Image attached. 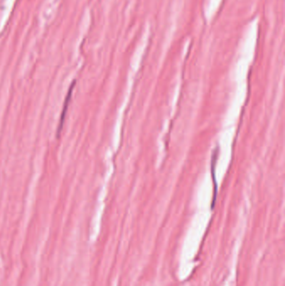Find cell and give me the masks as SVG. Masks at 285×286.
I'll list each match as a JSON object with an SVG mask.
<instances>
[{
  "label": "cell",
  "instance_id": "obj_1",
  "mask_svg": "<svg viewBox=\"0 0 285 286\" xmlns=\"http://www.w3.org/2000/svg\"><path fill=\"white\" fill-rule=\"evenodd\" d=\"M75 86V81H74L72 82V84L70 86V89H69L68 93L66 95V98L65 100V103H64L63 106V109H62V111H61V115H60V124H59V126H58V130H57V136L59 137V136H60V131H62V128H63V125L64 122H65V116H66V112H67V110H68L69 107V104H70V101L71 99V96H72V92H73L74 87Z\"/></svg>",
  "mask_w": 285,
  "mask_h": 286
}]
</instances>
